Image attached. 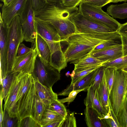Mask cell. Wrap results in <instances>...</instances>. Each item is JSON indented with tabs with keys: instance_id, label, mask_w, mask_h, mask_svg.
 I'll return each mask as SVG.
<instances>
[{
	"instance_id": "52a82bcc",
	"label": "cell",
	"mask_w": 127,
	"mask_h": 127,
	"mask_svg": "<svg viewBox=\"0 0 127 127\" xmlns=\"http://www.w3.org/2000/svg\"><path fill=\"white\" fill-rule=\"evenodd\" d=\"M31 74L34 79L43 85L51 88L61 77L60 73L57 70L49 64L43 62L37 56Z\"/></svg>"
},
{
	"instance_id": "ab89813d",
	"label": "cell",
	"mask_w": 127,
	"mask_h": 127,
	"mask_svg": "<svg viewBox=\"0 0 127 127\" xmlns=\"http://www.w3.org/2000/svg\"><path fill=\"white\" fill-rule=\"evenodd\" d=\"M83 0H62L63 4L67 7H74L79 5Z\"/></svg>"
},
{
	"instance_id": "5b68a950",
	"label": "cell",
	"mask_w": 127,
	"mask_h": 127,
	"mask_svg": "<svg viewBox=\"0 0 127 127\" xmlns=\"http://www.w3.org/2000/svg\"><path fill=\"white\" fill-rule=\"evenodd\" d=\"M127 92V73L116 69L114 82L109 95V104L116 117L124 103Z\"/></svg>"
},
{
	"instance_id": "f35d334b",
	"label": "cell",
	"mask_w": 127,
	"mask_h": 127,
	"mask_svg": "<svg viewBox=\"0 0 127 127\" xmlns=\"http://www.w3.org/2000/svg\"><path fill=\"white\" fill-rule=\"evenodd\" d=\"M32 48L26 47L23 43H21L19 45L17 50V56H19L25 55L32 50Z\"/></svg>"
},
{
	"instance_id": "836d02e7",
	"label": "cell",
	"mask_w": 127,
	"mask_h": 127,
	"mask_svg": "<svg viewBox=\"0 0 127 127\" xmlns=\"http://www.w3.org/2000/svg\"><path fill=\"white\" fill-rule=\"evenodd\" d=\"M17 127H41L32 118L28 116L19 120Z\"/></svg>"
},
{
	"instance_id": "9c48e42d",
	"label": "cell",
	"mask_w": 127,
	"mask_h": 127,
	"mask_svg": "<svg viewBox=\"0 0 127 127\" xmlns=\"http://www.w3.org/2000/svg\"><path fill=\"white\" fill-rule=\"evenodd\" d=\"M19 16L24 40L34 43L37 33L34 24V11L31 0H28Z\"/></svg>"
},
{
	"instance_id": "7bdbcfd3",
	"label": "cell",
	"mask_w": 127,
	"mask_h": 127,
	"mask_svg": "<svg viewBox=\"0 0 127 127\" xmlns=\"http://www.w3.org/2000/svg\"><path fill=\"white\" fill-rule=\"evenodd\" d=\"M117 32L120 35H127V22L121 24L120 27L117 30Z\"/></svg>"
},
{
	"instance_id": "4dcf8cb0",
	"label": "cell",
	"mask_w": 127,
	"mask_h": 127,
	"mask_svg": "<svg viewBox=\"0 0 127 127\" xmlns=\"http://www.w3.org/2000/svg\"><path fill=\"white\" fill-rule=\"evenodd\" d=\"M19 120L17 117H11L6 110H3V119L1 127H17Z\"/></svg>"
},
{
	"instance_id": "2e32d148",
	"label": "cell",
	"mask_w": 127,
	"mask_h": 127,
	"mask_svg": "<svg viewBox=\"0 0 127 127\" xmlns=\"http://www.w3.org/2000/svg\"><path fill=\"white\" fill-rule=\"evenodd\" d=\"M47 108L37 95L34 85L33 97L31 105V117L40 125L43 116Z\"/></svg>"
},
{
	"instance_id": "9a60e30c",
	"label": "cell",
	"mask_w": 127,
	"mask_h": 127,
	"mask_svg": "<svg viewBox=\"0 0 127 127\" xmlns=\"http://www.w3.org/2000/svg\"><path fill=\"white\" fill-rule=\"evenodd\" d=\"M34 79L35 88L37 95L47 107L49 108L53 102L58 100V94L53 91L52 88L44 86L37 80Z\"/></svg>"
},
{
	"instance_id": "3957f363",
	"label": "cell",
	"mask_w": 127,
	"mask_h": 127,
	"mask_svg": "<svg viewBox=\"0 0 127 127\" xmlns=\"http://www.w3.org/2000/svg\"><path fill=\"white\" fill-rule=\"evenodd\" d=\"M34 20L37 33L45 41L50 48L51 56L49 64L60 72L67 63L62 49L61 37L50 24L35 16Z\"/></svg>"
},
{
	"instance_id": "e575fe53",
	"label": "cell",
	"mask_w": 127,
	"mask_h": 127,
	"mask_svg": "<svg viewBox=\"0 0 127 127\" xmlns=\"http://www.w3.org/2000/svg\"><path fill=\"white\" fill-rule=\"evenodd\" d=\"M76 127V121L74 112L68 114L64 118L59 127Z\"/></svg>"
},
{
	"instance_id": "f546056e",
	"label": "cell",
	"mask_w": 127,
	"mask_h": 127,
	"mask_svg": "<svg viewBox=\"0 0 127 127\" xmlns=\"http://www.w3.org/2000/svg\"><path fill=\"white\" fill-rule=\"evenodd\" d=\"M116 70L114 68L110 67H105L104 69V74L109 95L114 82Z\"/></svg>"
},
{
	"instance_id": "ac0fdd59",
	"label": "cell",
	"mask_w": 127,
	"mask_h": 127,
	"mask_svg": "<svg viewBox=\"0 0 127 127\" xmlns=\"http://www.w3.org/2000/svg\"><path fill=\"white\" fill-rule=\"evenodd\" d=\"M85 120L88 127H107V124L101 119L98 112L90 106H86L84 110Z\"/></svg>"
},
{
	"instance_id": "4316f807",
	"label": "cell",
	"mask_w": 127,
	"mask_h": 127,
	"mask_svg": "<svg viewBox=\"0 0 127 127\" xmlns=\"http://www.w3.org/2000/svg\"><path fill=\"white\" fill-rule=\"evenodd\" d=\"M102 66L105 67H111L116 69L121 70L127 66V55L111 61L105 62Z\"/></svg>"
},
{
	"instance_id": "ffe728a7",
	"label": "cell",
	"mask_w": 127,
	"mask_h": 127,
	"mask_svg": "<svg viewBox=\"0 0 127 127\" xmlns=\"http://www.w3.org/2000/svg\"><path fill=\"white\" fill-rule=\"evenodd\" d=\"M37 53V56L42 61L49 64L51 53L50 48L45 41L39 35H37L34 43Z\"/></svg>"
},
{
	"instance_id": "4fadbf2b",
	"label": "cell",
	"mask_w": 127,
	"mask_h": 127,
	"mask_svg": "<svg viewBox=\"0 0 127 127\" xmlns=\"http://www.w3.org/2000/svg\"><path fill=\"white\" fill-rule=\"evenodd\" d=\"M28 0H13L7 5H2L0 15L7 26L15 16L20 15Z\"/></svg>"
},
{
	"instance_id": "484cf974",
	"label": "cell",
	"mask_w": 127,
	"mask_h": 127,
	"mask_svg": "<svg viewBox=\"0 0 127 127\" xmlns=\"http://www.w3.org/2000/svg\"><path fill=\"white\" fill-rule=\"evenodd\" d=\"M15 73L11 72L6 73L5 76L0 80V94L3 96V100L6 97L11 85Z\"/></svg>"
},
{
	"instance_id": "f907efd6",
	"label": "cell",
	"mask_w": 127,
	"mask_h": 127,
	"mask_svg": "<svg viewBox=\"0 0 127 127\" xmlns=\"http://www.w3.org/2000/svg\"></svg>"
},
{
	"instance_id": "7a4b0ae2",
	"label": "cell",
	"mask_w": 127,
	"mask_h": 127,
	"mask_svg": "<svg viewBox=\"0 0 127 127\" xmlns=\"http://www.w3.org/2000/svg\"><path fill=\"white\" fill-rule=\"evenodd\" d=\"M120 37L117 32L101 34L77 32L64 41L67 45L63 52L66 60L67 63L74 64L90 54L98 45L105 41Z\"/></svg>"
},
{
	"instance_id": "603a6c76",
	"label": "cell",
	"mask_w": 127,
	"mask_h": 127,
	"mask_svg": "<svg viewBox=\"0 0 127 127\" xmlns=\"http://www.w3.org/2000/svg\"><path fill=\"white\" fill-rule=\"evenodd\" d=\"M105 62L92 56L90 54L74 64V69L77 68L102 65Z\"/></svg>"
},
{
	"instance_id": "f1b7e54d",
	"label": "cell",
	"mask_w": 127,
	"mask_h": 127,
	"mask_svg": "<svg viewBox=\"0 0 127 127\" xmlns=\"http://www.w3.org/2000/svg\"><path fill=\"white\" fill-rule=\"evenodd\" d=\"M105 67L102 66L95 70L92 78L90 85L95 90H97L102 81Z\"/></svg>"
},
{
	"instance_id": "60d3db41",
	"label": "cell",
	"mask_w": 127,
	"mask_h": 127,
	"mask_svg": "<svg viewBox=\"0 0 127 127\" xmlns=\"http://www.w3.org/2000/svg\"><path fill=\"white\" fill-rule=\"evenodd\" d=\"M34 11L43 7L47 3L46 0H31Z\"/></svg>"
},
{
	"instance_id": "c3c4849f",
	"label": "cell",
	"mask_w": 127,
	"mask_h": 127,
	"mask_svg": "<svg viewBox=\"0 0 127 127\" xmlns=\"http://www.w3.org/2000/svg\"><path fill=\"white\" fill-rule=\"evenodd\" d=\"M121 70L127 73V66L123 68Z\"/></svg>"
},
{
	"instance_id": "8d00e7d4",
	"label": "cell",
	"mask_w": 127,
	"mask_h": 127,
	"mask_svg": "<svg viewBox=\"0 0 127 127\" xmlns=\"http://www.w3.org/2000/svg\"><path fill=\"white\" fill-rule=\"evenodd\" d=\"M84 91V89L73 91L69 94L68 97L61 99H58V100L62 103L66 102L69 103L73 101L78 94L81 91Z\"/></svg>"
},
{
	"instance_id": "cb8c5ba5",
	"label": "cell",
	"mask_w": 127,
	"mask_h": 127,
	"mask_svg": "<svg viewBox=\"0 0 127 127\" xmlns=\"http://www.w3.org/2000/svg\"><path fill=\"white\" fill-rule=\"evenodd\" d=\"M63 118L60 115L47 108L43 115L40 125L41 127H44L47 125Z\"/></svg>"
},
{
	"instance_id": "ee69618b",
	"label": "cell",
	"mask_w": 127,
	"mask_h": 127,
	"mask_svg": "<svg viewBox=\"0 0 127 127\" xmlns=\"http://www.w3.org/2000/svg\"><path fill=\"white\" fill-rule=\"evenodd\" d=\"M64 119V118H62L57 121L45 126L44 127H59Z\"/></svg>"
},
{
	"instance_id": "d6a6232c",
	"label": "cell",
	"mask_w": 127,
	"mask_h": 127,
	"mask_svg": "<svg viewBox=\"0 0 127 127\" xmlns=\"http://www.w3.org/2000/svg\"><path fill=\"white\" fill-rule=\"evenodd\" d=\"M119 39L105 41L96 46L91 52L102 50L121 44L118 41Z\"/></svg>"
},
{
	"instance_id": "1f68e13d",
	"label": "cell",
	"mask_w": 127,
	"mask_h": 127,
	"mask_svg": "<svg viewBox=\"0 0 127 127\" xmlns=\"http://www.w3.org/2000/svg\"><path fill=\"white\" fill-rule=\"evenodd\" d=\"M49 108L60 115L63 118L66 117L68 113L63 103L60 102L58 100L53 102Z\"/></svg>"
},
{
	"instance_id": "277c9868",
	"label": "cell",
	"mask_w": 127,
	"mask_h": 127,
	"mask_svg": "<svg viewBox=\"0 0 127 127\" xmlns=\"http://www.w3.org/2000/svg\"><path fill=\"white\" fill-rule=\"evenodd\" d=\"M8 52L6 73L11 72L13 62L17 56L20 44L24 40L19 15L15 16L7 26Z\"/></svg>"
},
{
	"instance_id": "44dd1931",
	"label": "cell",
	"mask_w": 127,
	"mask_h": 127,
	"mask_svg": "<svg viewBox=\"0 0 127 127\" xmlns=\"http://www.w3.org/2000/svg\"><path fill=\"white\" fill-rule=\"evenodd\" d=\"M106 12L114 18L124 19L127 18V3L112 4L108 7Z\"/></svg>"
},
{
	"instance_id": "7c38bea8",
	"label": "cell",
	"mask_w": 127,
	"mask_h": 127,
	"mask_svg": "<svg viewBox=\"0 0 127 127\" xmlns=\"http://www.w3.org/2000/svg\"><path fill=\"white\" fill-rule=\"evenodd\" d=\"M0 80L6 73V64L8 52L7 26L0 15Z\"/></svg>"
},
{
	"instance_id": "30bf717a",
	"label": "cell",
	"mask_w": 127,
	"mask_h": 127,
	"mask_svg": "<svg viewBox=\"0 0 127 127\" xmlns=\"http://www.w3.org/2000/svg\"><path fill=\"white\" fill-rule=\"evenodd\" d=\"M37 56V53L35 47L32 50L28 53L19 56H17L13 62L11 73L20 72L31 74L34 68Z\"/></svg>"
},
{
	"instance_id": "7402d4cb",
	"label": "cell",
	"mask_w": 127,
	"mask_h": 127,
	"mask_svg": "<svg viewBox=\"0 0 127 127\" xmlns=\"http://www.w3.org/2000/svg\"><path fill=\"white\" fill-rule=\"evenodd\" d=\"M96 90L99 101L106 114L109 110V94L104 74L102 81Z\"/></svg>"
},
{
	"instance_id": "d590c367",
	"label": "cell",
	"mask_w": 127,
	"mask_h": 127,
	"mask_svg": "<svg viewBox=\"0 0 127 127\" xmlns=\"http://www.w3.org/2000/svg\"><path fill=\"white\" fill-rule=\"evenodd\" d=\"M113 0H83V1L89 4L95 6L102 7L111 3Z\"/></svg>"
},
{
	"instance_id": "bcb514c9",
	"label": "cell",
	"mask_w": 127,
	"mask_h": 127,
	"mask_svg": "<svg viewBox=\"0 0 127 127\" xmlns=\"http://www.w3.org/2000/svg\"><path fill=\"white\" fill-rule=\"evenodd\" d=\"M3 3V5L7 6L10 4L13 0H1Z\"/></svg>"
},
{
	"instance_id": "83f0119b",
	"label": "cell",
	"mask_w": 127,
	"mask_h": 127,
	"mask_svg": "<svg viewBox=\"0 0 127 127\" xmlns=\"http://www.w3.org/2000/svg\"><path fill=\"white\" fill-rule=\"evenodd\" d=\"M117 119L119 127H127V97L119 111Z\"/></svg>"
},
{
	"instance_id": "b9f144b4",
	"label": "cell",
	"mask_w": 127,
	"mask_h": 127,
	"mask_svg": "<svg viewBox=\"0 0 127 127\" xmlns=\"http://www.w3.org/2000/svg\"><path fill=\"white\" fill-rule=\"evenodd\" d=\"M123 56L127 55V35L120 34Z\"/></svg>"
},
{
	"instance_id": "d4e9b609",
	"label": "cell",
	"mask_w": 127,
	"mask_h": 127,
	"mask_svg": "<svg viewBox=\"0 0 127 127\" xmlns=\"http://www.w3.org/2000/svg\"><path fill=\"white\" fill-rule=\"evenodd\" d=\"M102 65L77 68L74 69L75 74L73 77H71V83H75L93 71L95 70Z\"/></svg>"
},
{
	"instance_id": "8fae6325",
	"label": "cell",
	"mask_w": 127,
	"mask_h": 127,
	"mask_svg": "<svg viewBox=\"0 0 127 127\" xmlns=\"http://www.w3.org/2000/svg\"><path fill=\"white\" fill-rule=\"evenodd\" d=\"M20 77V72L15 73L9 90L4 100L3 110H6L10 116L13 117H17L16 101Z\"/></svg>"
},
{
	"instance_id": "d6986e66",
	"label": "cell",
	"mask_w": 127,
	"mask_h": 127,
	"mask_svg": "<svg viewBox=\"0 0 127 127\" xmlns=\"http://www.w3.org/2000/svg\"><path fill=\"white\" fill-rule=\"evenodd\" d=\"M86 97L84 100L86 106L92 107L96 110L102 118L106 114L99 100L96 90L90 86L87 90Z\"/></svg>"
},
{
	"instance_id": "681fc988",
	"label": "cell",
	"mask_w": 127,
	"mask_h": 127,
	"mask_svg": "<svg viewBox=\"0 0 127 127\" xmlns=\"http://www.w3.org/2000/svg\"><path fill=\"white\" fill-rule=\"evenodd\" d=\"M70 73V72L69 71H68L65 74V75L67 76H69V74Z\"/></svg>"
},
{
	"instance_id": "e0dca14e",
	"label": "cell",
	"mask_w": 127,
	"mask_h": 127,
	"mask_svg": "<svg viewBox=\"0 0 127 127\" xmlns=\"http://www.w3.org/2000/svg\"><path fill=\"white\" fill-rule=\"evenodd\" d=\"M95 70L75 83L70 84L66 88L59 93L58 94V95L67 96L73 91L82 89H84V91L87 90V89L90 86L92 80Z\"/></svg>"
},
{
	"instance_id": "ba28073f",
	"label": "cell",
	"mask_w": 127,
	"mask_h": 127,
	"mask_svg": "<svg viewBox=\"0 0 127 127\" xmlns=\"http://www.w3.org/2000/svg\"><path fill=\"white\" fill-rule=\"evenodd\" d=\"M77 32L97 34L117 32L91 19L78 12L71 18Z\"/></svg>"
},
{
	"instance_id": "6da1fadb",
	"label": "cell",
	"mask_w": 127,
	"mask_h": 127,
	"mask_svg": "<svg viewBox=\"0 0 127 127\" xmlns=\"http://www.w3.org/2000/svg\"><path fill=\"white\" fill-rule=\"evenodd\" d=\"M78 11L77 6L69 7L62 3L47 2L42 8L34 11V16L52 25L62 42L77 32L71 18Z\"/></svg>"
},
{
	"instance_id": "5bb4252c",
	"label": "cell",
	"mask_w": 127,
	"mask_h": 127,
	"mask_svg": "<svg viewBox=\"0 0 127 127\" xmlns=\"http://www.w3.org/2000/svg\"><path fill=\"white\" fill-rule=\"evenodd\" d=\"M92 56L104 62L112 61L123 56L121 44L106 49L92 52Z\"/></svg>"
},
{
	"instance_id": "7dc6e473",
	"label": "cell",
	"mask_w": 127,
	"mask_h": 127,
	"mask_svg": "<svg viewBox=\"0 0 127 127\" xmlns=\"http://www.w3.org/2000/svg\"><path fill=\"white\" fill-rule=\"evenodd\" d=\"M124 1L126 2L127 1V0H113L111 2L114 3H117L119 2Z\"/></svg>"
},
{
	"instance_id": "74e56055",
	"label": "cell",
	"mask_w": 127,
	"mask_h": 127,
	"mask_svg": "<svg viewBox=\"0 0 127 127\" xmlns=\"http://www.w3.org/2000/svg\"><path fill=\"white\" fill-rule=\"evenodd\" d=\"M111 109V112L113 118H109L103 119L107 124L108 127H119L118 123L117 117L115 115L112 110Z\"/></svg>"
},
{
	"instance_id": "8992f818",
	"label": "cell",
	"mask_w": 127,
	"mask_h": 127,
	"mask_svg": "<svg viewBox=\"0 0 127 127\" xmlns=\"http://www.w3.org/2000/svg\"><path fill=\"white\" fill-rule=\"evenodd\" d=\"M78 12L84 16L112 29L117 31L121 24L104 11L102 7L94 6L82 1Z\"/></svg>"
},
{
	"instance_id": "f6af8a7d",
	"label": "cell",
	"mask_w": 127,
	"mask_h": 127,
	"mask_svg": "<svg viewBox=\"0 0 127 127\" xmlns=\"http://www.w3.org/2000/svg\"><path fill=\"white\" fill-rule=\"evenodd\" d=\"M47 2L62 3V0H46Z\"/></svg>"
}]
</instances>
